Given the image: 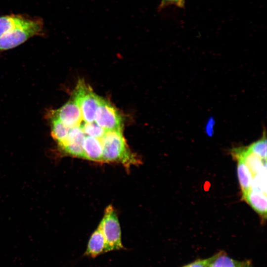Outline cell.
I'll return each mask as SVG.
<instances>
[{
  "instance_id": "obj_20",
  "label": "cell",
  "mask_w": 267,
  "mask_h": 267,
  "mask_svg": "<svg viewBox=\"0 0 267 267\" xmlns=\"http://www.w3.org/2000/svg\"><path fill=\"white\" fill-rule=\"evenodd\" d=\"M184 4L185 0H161L158 8L161 10L171 5H174L178 7L183 8L184 6Z\"/></svg>"
},
{
  "instance_id": "obj_4",
  "label": "cell",
  "mask_w": 267,
  "mask_h": 267,
  "mask_svg": "<svg viewBox=\"0 0 267 267\" xmlns=\"http://www.w3.org/2000/svg\"><path fill=\"white\" fill-rule=\"evenodd\" d=\"M72 97L78 104L84 122L94 121L101 97L95 94L83 79L78 81Z\"/></svg>"
},
{
  "instance_id": "obj_18",
  "label": "cell",
  "mask_w": 267,
  "mask_h": 267,
  "mask_svg": "<svg viewBox=\"0 0 267 267\" xmlns=\"http://www.w3.org/2000/svg\"><path fill=\"white\" fill-rule=\"evenodd\" d=\"M250 190L267 195V171L257 174L253 177Z\"/></svg>"
},
{
  "instance_id": "obj_12",
  "label": "cell",
  "mask_w": 267,
  "mask_h": 267,
  "mask_svg": "<svg viewBox=\"0 0 267 267\" xmlns=\"http://www.w3.org/2000/svg\"><path fill=\"white\" fill-rule=\"evenodd\" d=\"M33 18L14 14L0 16V36L9 31L26 25Z\"/></svg>"
},
{
  "instance_id": "obj_17",
  "label": "cell",
  "mask_w": 267,
  "mask_h": 267,
  "mask_svg": "<svg viewBox=\"0 0 267 267\" xmlns=\"http://www.w3.org/2000/svg\"><path fill=\"white\" fill-rule=\"evenodd\" d=\"M248 150L262 159H267V138L265 131L262 137L247 147Z\"/></svg>"
},
{
  "instance_id": "obj_3",
  "label": "cell",
  "mask_w": 267,
  "mask_h": 267,
  "mask_svg": "<svg viewBox=\"0 0 267 267\" xmlns=\"http://www.w3.org/2000/svg\"><path fill=\"white\" fill-rule=\"evenodd\" d=\"M98 227L105 238V253L125 248L122 242L121 230L118 216L111 205L106 208Z\"/></svg>"
},
{
  "instance_id": "obj_19",
  "label": "cell",
  "mask_w": 267,
  "mask_h": 267,
  "mask_svg": "<svg viewBox=\"0 0 267 267\" xmlns=\"http://www.w3.org/2000/svg\"><path fill=\"white\" fill-rule=\"evenodd\" d=\"M215 256L216 254L208 258L198 259L181 267H209Z\"/></svg>"
},
{
  "instance_id": "obj_8",
  "label": "cell",
  "mask_w": 267,
  "mask_h": 267,
  "mask_svg": "<svg viewBox=\"0 0 267 267\" xmlns=\"http://www.w3.org/2000/svg\"><path fill=\"white\" fill-rule=\"evenodd\" d=\"M231 151L233 158L241 160L245 163L253 177L257 174L267 171V159H262L250 152L247 147L235 148Z\"/></svg>"
},
{
  "instance_id": "obj_13",
  "label": "cell",
  "mask_w": 267,
  "mask_h": 267,
  "mask_svg": "<svg viewBox=\"0 0 267 267\" xmlns=\"http://www.w3.org/2000/svg\"><path fill=\"white\" fill-rule=\"evenodd\" d=\"M209 267H254L249 260L238 261L230 258L223 251L216 254Z\"/></svg>"
},
{
  "instance_id": "obj_16",
  "label": "cell",
  "mask_w": 267,
  "mask_h": 267,
  "mask_svg": "<svg viewBox=\"0 0 267 267\" xmlns=\"http://www.w3.org/2000/svg\"><path fill=\"white\" fill-rule=\"evenodd\" d=\"M81 127L85 135L90 136L101 139L106 131L98 125L95 122H85L81 124Z\"/></svg>"
},
{
  "instance_id": "obj_15",
  "label": "cell",
  "mask_w": 267,
  "mask_h": 267,
  "mask_svg": "<svg viewBox=\"0 0 267 267\" xmlns=\"http://www.w3.org/2000/svg\"><path fill=\"white\" fill-rule=\"evenodd\" d=\"M48 118L50 121L51 136L56 143H58L66 138L71 128L56 118L48 116Z\"/></svg>"
},
{
  "instance_id": "obj_9",
  "label": "cell",
  "mask_w": 267,
  "mask_h": 267,
  "mask_svg": "<svg viewBox=\"0 0 267 267\" xmlns=\"http://www.w3.org/2000/svg\"><path fill=\"white\" fill-rule=\"evenodd\" d=\"M103 148L100 139L86 135L83 144V158L102 162Z\"/></svg>"
},
{
  "instance_id": "obj_11",
  "label": "cell",
  "mask_w": 267,
  "mask_h": 267,
  "mask_svg": "<svg viewBox=\"0 0 267 267\" xmlns=\"http://www.w3.org/2000/svg\"><path fill=\"white\" fill-rule=\"evenodd\" d=\"M242 199L245 201L260 215L263 220L267 218V195L250 190L246 193L242 194Z\"/></svg>"
},
{
  "instance_id": "obj_14",
  "label": "cell",
  "mask_w": 267,
  "mask_h": 267,
  "mask_svg": "<svg viewBox=\"0 0 267 267\" xmlns=\"http://www.w3.org/2000/svg\"><path fill=\"white\" fill-rule=\"evenodd\" d=\"M237 160V174L240 186L244 194L251 189L253 176L249 169L241 160Z\"/></svg>"
},
{
  "instance_id": "obj_7",
  "label": "cell",
  "mask_w": 267,
  "mask_h": 267,
  "mask_svg": "<svg viewBox=\"0 0 267 267\" xmlns=\"http://www.w3.org/2000/svg\"><path fill=\"white\" fill-rule=\"evenodd\" d=\"M85 136L81 126L71 128L66 138L57 143L58 147L65 154L83 158V144Z\"/></svg>"
},
{
  "instance_id": "obj_10",
  "label": "cell",
  "mask_w": 267,
  "mask_h": 267,
  "mask_svg": "<svg viewBox=\"0 0 267 267\" xmlns=\"http://www.w3.org/2000/svg\"><path fill=\"white\" fill-rule=\"evenodd\" d=\"M105 238L101 229L98 226L89 239L84 256L95 258L105 253Z\"/></svg>"
},
{
  "instance_id": "obj_6",
  "label": "cell",
  "mask_w": 267,
  "mask_h": 267,
  "mask_svg": "<svg viewBox=\"0 0 267 267\" xmlns=\"http://www.w3.org/2000/svg\"><path fill=\"white\" fill-rule=\"evenodd\" d=\"M47 116L59 120L70 128L80 126L83 120L80 107L72 97L60 108L50 110Z\"/></svg>"
},
{
  "instance_id": "obj_2",
  "label": "cell",
  "mask_w": 267,
  "mask_h": 267,
  "mask_svg": "<svg viewBox=\"0 0 267 267\" xmlns=\"http://www.w3.org/2000/svg\"><path fill=\"white\" fill-rule=\"evenodd\" d=\"M43 30V20L41 18H33L26 25L9 31L0 36V51L15 48L34 36L42 35Z\"/></svg>"
},
{
  "instance_id": "obj_5",
  "label": "cell",
  "mask_w": 267,
  "mask_h": 267,
  "mask_svg": "<svg viewBox=\"0 0 267 267\" xmlns=\"http://www.w3.org/2000/svg\"><path fill=\"white\" fill-rule=\"evenodd\" d=\"M94 121L106 131H122L123 122L120 113L111 103L102 97L96 109Z\"/></svg>"
},
{
  "instance_id": "obj_1",
  "label": "cell",
  "mask_w": 267,
  "mask_h": 267,
  "mask_svg": "<svg viewBox=\"0 0 267 267\" xmlns=\"http://www.w3.org/2000/svg\"><path fill=\"white\" fill-rule=\"evenodd\" d=\"M102 148V162H120L125 166L138 163L130 150L122 131H108L100 139Z\"/></svg>"
}]
</instances>
